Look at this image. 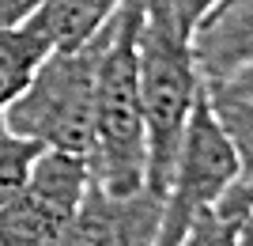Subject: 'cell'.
<instances>
[{
  "label": "cell",
  "mask_w": 253,
  "mask_h": 246,
  "mask_svg": "<svg viewBox=\"0 0 253 246\" xmlns=\"http://www.w3.org/2000/svg\"><path fill=\"white\" fill-rule=\"evenodd\" d=\"M215 87V91H231V95H253V57L246 64H238L227 80H219V84H208Z\"/></svg>",
  "instance_id": "obj_14"
},
{
  "label": "cell",
  "mask_w": 253,
  "mask_h": 246,
  "mask_svg": "<svg viewBox=\"0 0 253 246\" xmlns=\"http://www.w3.org/2000/svg\"><path fill=\"white\" fill-rule=\"evenodd\" d=\"M106 42H110V19L87 42L49 49L34 68L31 84L4 106L0 114L4 125L45 151H64L84 159L91 144L95 76Z\"/></svg>",
  "instance_id": "obj_3"
},
{
  "label": "cell",
  "mask_w": 253,
  "mask_h": 246,
  "mask_svg": "<svg viewBox=\"0 0 253 246\" xmlns=\"http://www.w3.org/2000/svg\"><path fill=\"white\" fill-rule=\"evenodd\" d=\"M87 182L80 155L42 148L23 190L0 204V246H64Z\"/></svg>",
  "instance_id": "obj_5"
},
{
  "label": "cell",
  "mask_w": 253,
  "mask_h": 246,
  "mask_svg": "<svg viewBox=\"0 0 253 246\" xmlns=\"http://www.w3.org/2000/svg\"><path fill=\"white\" fill-rule=\"evenodd\" d=\"M144 19L140 0H121L110 15V42L95 76V114L87 144V174L106 193H132L144 186L148 140L136 84V34Z\"/></svg>",
  "instance_id": "obj_1"
},
{
  "label": "cell",
  "mask_w": 253,
  "mask_h": 246,
  "mask_svg": "<svg viewBox=\"0 0 253 246\" xmlns=\"http://www.w3.org/2000/svg\"><path fill=\"white\" fill-rule=\"evenodd\" d=\"M238 246H253V216L246 220V227H242V239H238Z\"/></svg>",
  "instance_id": "obj_17"
},
{
  "label": "cell",
  "mask_w": 253,
  "mask_h": 246,
  "mask_svg": "<svg viewBox=\"0 0 253 246\" xmlns=\"http://www.w3.org/2000/svg\"><path fill=\"white\" fill-rule=\"evenodd\" d=\"M38 155H42V148L34 140L11 133L4 125V118H0V204H8L23 190V182H27V174H31Z\"/></svg>",
  "instance_id": "obj_12"
},
{
  "label": "cell",
  "mask_w": 253,
  "mask_h": 246,
  "mask_svg": "<svg viewBox=\"0 0 253 246\" xmlns=\"http://www.w3.org/2000/svg\"><path fill=\"white\" fill-rule=\"evenodd\" d=\"M253 212H242V208H208L185 227V235L178 239L174 246H238L242 239V227Z\"/></svg>",
  "instance_id": "obj_11"
},
{
  "label": "cell",
  "mask_w": 253,
  "mask_h": 246,
  "mask_svg": "<svg viewBox=\"0 0 253 246\" xmlns=\"http://www.w3.org/2000/svg\"><path fill=\"white\" fill-rule=\"evenodd\" d=\"M208 102L219 129L231 140V148L238 151L242 174H250L253 171V95H231V91L208 87Z\"/></svg>",
  "instance_id": "obj_10"
},
{
  "label": "cell",
  "mask_w": 253,
  "mask_h": 246,
  "mask_svg": "<svg viewBox=\"0 0 253 246\" xmlns=\"http://www.w3.org/2000/svg\"><path fill=\"white\" fill-rule=\"evenodd\" d=\"M140 4H144V19L136 34V84L140 110H144V140H148L144 186L163 197L181 129L189 121L197 91L204 87V76L197 72L189 34L178 31L167 0H140Z\"/></svg>",
  "instance_id": "obj_2"
},
{
  "label": "cell",
  "mask_w": 253,
  "mask_h": 246,
  "mask_svg": "<svg viewBox=\"0 0 253 246\" xmlns=\"http://www.w3.org/2000/svg\"><path fill=\"white\" fill-rule=\"evenodd\" d=\"M121 0H45L38 11H31L27 19L42 31V38L61 49V46H80L102 27L117 11Z\"/></svg>",
  "instance_id": "obj_8"
},
{
  "label": "cell",
  "mask_w": 253,
  "mask_h": 246,
  "mask_svg": "<svg viewBox=\"0 0 253 246\" xmlns=\"http://www.w3.org/2000/svg\"><path fill=\"white\" fill-rule=\"evenodd\" d=\"M219 204H227V208H242V212H253V171L242 174V178L227 190V197H223Z\"/></svg>",
  "instance_id": "obj_16"
},
{
  "label": "cell",
  "mask_w": 253,
  "mask_h": 246,
  "mask_svg": "<svg viewBox=\"0 0 253 246\" xmlns=\"http://www.w3.org/2000/svg\"><path fill=\"white\" fill-rule=\"evenodd\" d=\"M219 4L223 0H167V8H170V15H174V23H178L181 34H193L197 23H201L204 15H211Z\"/></svg>",
  "instance_id": "obj_13"
},
{
  "label": "cell",
  "mask_w": 253,
  "mask_h": 246,
  "mask_svg": "<svg viewBox=\"0 0 253 246\" xmlns=\"http://www.w3.org/2000/svg\"><path fill=\"white\" fill-rule=\"evenodd\" d=\"M45 0H0V27H15L23 23L31 11H38Z\"/></svg>",
  "instance_id": "obj_15"
},
{
  "label": "cell",
  "mask_w": 253,
  "mask_h": 246,
  "mask_svg": "<svg viewBox=\"0 0 253 246\" xmlns=\"http://www.w3.org/2000/svg\"><path fill=\"white\" fill-rule=\"evenodd\" d=\"M53 46L42 38V31L31 19L15 23V27H0V114L23 87L31 84L34 68Z\"/></svg>",
  "instance_id": "obj_9"
},
{
  "label": "cell",
  "mask_w": 253,
  "mask_h": 246,
  "mask_svg": "<svg viewBox=\"0 0 253 246\" xmlns=\"http://www.w3.org/2000/svg\"><path fill=\"white\" fill-rule=\"evenodd\" d=\"M242 178L238 151L231 148L227 133L219 129L208 102V84L197 91L189 121L181 129L178 151L170 163V182L163 190V224H159V246H174L185 227L208 208H219L234 182Z\"/></svg>",
  "instance_id": "obj_4"
},
{
  "label": "cell",
  "mask_w": 253,
  "mask_h": 246,
  "mask_svg": "<svg viewBox=\"0 0 253 246\" xmlns=\"http://www.w3.org/2000/svg\"><path fill=\"white\" fill-rule=\"evenodd\" d=\"M189 49L204 84H219L253 57V0H223L197 23Z\"/></svg>",
  "instance_id": "obj_7"
},
{
  "label": "cell",
  "mask_w": 253,
  "mask_h": 246,
  "mask_svg": "<svg viewBox=\"0 0 253 246\" xmlns=\"http://www.w3.org/2000/svg\"><path fill=\"white\" fill-rule=\"evenodd\" d=\"M163 197L140 186L132 193H106L87 182L64 246H159Z\"/></svg>",
  "instance_id": "obj_6"
}]
</instances>
